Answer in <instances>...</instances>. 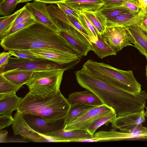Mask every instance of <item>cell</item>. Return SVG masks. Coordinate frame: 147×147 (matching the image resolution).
Returning a JSON list of instances; mask_svg holds the SVG:
<instances>
[{
	"instance_id": "cell-1",
	"label": "cell",
	"mask_w": 147,
	"mask_h": 147,
	"mask_svg": "<svg viewBox=\"0 0 147 147\" xmlns=\"http://www.w3.org/2000/svg\"><path fill=\"white\" fill-rule=\"evenodd\" d=\"M75 74L80 86L93 93L104 104L113 108L117 116L139 112L145 107L147 93L145 90L138 93L128 92L95 77L82 69Z\"/></svg>"
},
{
	"instance_id": "cell-2",
	"label": "cell",
	"mask_w": 147,
	"mask_h": 147,
	"mask_svg": "<svg viewBox=\"0 0 147 147\" xmlns=\"http://www.w3.org/2000/svg\"><path fill=\"white\" fill-rule=\"evenodd\" d=\"M0 40L1 46L5 51L46 49L82 57L58 32L37 22Z\"/></svg>"
},
{
	"instance_id": "cell-3",
	"label": "cell",
	"mask_w": 147,
	"mask_h": 147,
	"mask_svg": "<svg viewBox=\"0 0 147 147\" xmlns=\"http://www.w3.org/2000/svg\"><path fill=\"white\" fill-rule=\"evenodd\" d=\"M70 107L60 91L45 96H34L29 92L22 98L17 111L23 115H36L53 123L64 119Z\"/></svg>"
},
{
	"instance_id": "cell-4",
	"label": "cell",
	"mask_w": 147,
	"mask_h": 147,
	"mask_svg": "<svg viewBox=\"0 0 147 147\" xmlns=\"http://www.w3.org/2000/svg\"><path fill=\"white\" fill-rule=\"evenodd\" d=\"M82 69L95 77L128 92L138 93L142 91L141 85L131 70H121L91 59L84 63Z\"/></svg>"
},
{
	"instance_id": "cell-5",
	"label": "cell",
	"mask_w": 147,
	"mask_h": 147,
	"mask_svg": "<svg viewBox=\"0 0 147 147\" xmlns=\"http://www.w3.org/2000/svg\"><path fill=\"white\" fill-rule=\"evenodd\" d=\"M67 69L61 68L35 72L25 84L29 92L34 96H45L60 91L64 72Z\"/></svg>"
},
{
	"instance_id": "cell-6",
	"label": "cell",
	"mask_w": 147,
	"mask_h": 147,
	"mask_svg": "<svg viewBox=\"0 0 147 147\" xmlns=\"http://www.w3.org/2000/svg\"><path fill=\"white\" fill-rule=\"evenodd\" d=\"M61 68H68L50 60L42 58L24 59L10 57L2 72L14 70L35 72L53 70Z\"/></svg>"
},
{
	"instance_id": "cell-7",
	"label": "cell",
	"mask_w": 147,
	"mask_h": 147,
	"mask_svg": "<svg viewBox=\"0 0 147 147\" xmlns=\"http://www.w3.org/2000/svg\"><path fill=\"white\" fill-rule=\"evenodd\" d=\"M105 42L116 52L127 46H133L135 41L126 27H107L101 35Z\"/></svg>"
},
{
	"instance_id": "cell-8",
	"label": "cell",
	"mask_w": 147,
	"mask_h": 147,
	"mask_svg": "<svg viewBox=\"0 0 147 147\" xmlns=\"http://www.w3.org/2000/svg\"><path fill=\"white\" fill-rule=\"evenodd\" d=\"M61 24V30L59 33L78 52L81 56H85L92 51L88 40L77 29L64 23Z\"/></svg>"
},
{
	"instance_id": "cell-9",
	"label": "cell",
	"mask_w": 147,
	"mask_h": 147,
	"mask_svg": "<svg viewBox=\"0 0 147 147\" xmlns=\"http://www.w3.org/2000/svg\"><path fill=\"white\" fill-rule=\"evenodd\" d=\"M114 112L115 111L113 108L105 104L95 106L63 128L65 130L78 129L87 131L90 125L96 119Z\"/></svg>"
},
{
	"instance_id": "cell-10",
	"label": "cell",
	"mask_w": 147,
	"mask_h": 147,
	"mask_svg": "<svg viewBox=\"0 0 147 147\" xmlns=\"http://www.w3.org/2000/svg\"><path fill=\"white\" fill-rule=\"evenodd\" d=\"M29 50L37 58L50 60L68 69L73 67L79 63L81 57L73 54L49 50Z\"/></svg>"
},
{
	"instance_id": "cell-11",
	"label": "cell",
	"mask_w": 147,
	"mask_h": 147,
	"mask_svg": "<svg viewBox=\"0 0 147 147\" xmlns=\"http://www.w3.org/2000/svg\"><path fill=\"white\" fill-rule=\"evenodd\" d=\"M95 142L134 140L147 139V127L143 126L135 132H119L113 129L109 131H100L94 136Z\"/></svg>"
},
{
	"instance_id": "cell-12",
	"label": "cell",
	"mask_w": 147,
	"mask_h": 147,
	"mask_svg": "<svg viewBox=\"0 0 147 147\" xmlns=\"http://www.w3.org/2000/svg\"><path fill=\"white\" fill-rule=\"evenodd\" d=\"M26 5L35 17L36 22L43 24L58 32L60 31L61 24L51 16L48 11L47 3L34 1L28 2Z\"/></svg>"
},
{
	"instance_id": "cell-13",
	"label": "cell",
	"mask_w": 147,
	"mask_h": 147,
	"mask_svg": "<svg viewBox=\"0 0 147 147\" xmlns=\"http://www.w3.org/2000/svg\"><path fill=\"white\" fill-rule=\"evenodd\" d=\"M13 118L14 121L12 127L15 135H20L34 142H44L42 135L38 134L29 126L21 112L17 110Z\"/></svg>"
},
{
	"instance_id": "cell-14",
	"label": "cell",
	"mask_w": 147,
	"mask_h": 147,
	"mask_svg": "<svg viewBox=\"0 0 147 147\" xmlns=\"http://www.w3.org/2000/svg\"><path fill=\"white\" fill-rule=\"evenodd\" d=\"M145 121L144 109L141 111L122 116H117L112 122V127L119 129L121 132L126 133L138 125L142 124Z\"/></svg>"
},
{
	"instance_id": "cell-15",
	"label": "cell",
	"mask_w": 147,
	"mask_h": 147,
	"mask_svg": "<svg viewBox=\"0 0 147 147\" xmlns=\"http://www.w3.org/2000/svg\"><path fill=\"white\" fill-rule=\"evenodd\" d=\"M44 135L55 137L59 142H76L80 140L94 138L87 131L78 129L65 130L63 128Z\"/></svg>"
},
{
	"instance_id": "cell-16",
	"label": "cell",
	"mask_w": 147,
	"mask_h": 147,
	"mask_svg": "<svg viewBox=\"0 0 147 147\" xmlns=\"http://www.w3.org/2000/svg\"><path fill=\"white\" fill-rule=\"evenodd\" d=\"M23 116L29 126L39 134L45 135L58 129L56 127L58 122L49 123L41 116L35 114H26Z\"/></svg>"
},
{
	"instance_id": "cell-17",
	"label": "cell",
	"mask_w": 147,
	"mask_h": 147,
	"mask_svg": "<svg viewBox=\"0 0 147 147\" xmlns=\"http://www.w3.org/2000/svg\"><path fill=\"white\" fill-rule=\"evenodd\" d=\"M142 15L141 10L140 12L138 13H123L107 18V27H128L133 25H140L141 22Z\"/></svg>"
},
{
	"instance_id": "cell-18",
	"label": "cell",
	"mask_w": 147,
	"mask_h": 147,
	"mask_svg": "<svg viewBox=\"0 0 147 147\" xmlns=\"http://www.w3.org/2000/svg\"><path fill=\"white\" fill-rule=\"evenodd\" d=\"M70 105L77 103H82L93 106L104 104L93 93L86 89L85 91L75 92L70 94L67 99Z\"/></svg>"
},
{
	"instance_id": "cell-19",
	"label": "cell",
	"mask_w": 147,
	"mask_h": 147,
	"mask_svg": "<svg viewBox=\"0 0 147 147\" xmlns=\"http://www.w3.org/2000/svg\"><path fill=\"white\" fill-rule=\"evenodd\" d=\"M62 2L69 5L79 13L84 11H98L104 6V3L102 0H66Z\"/></svg>"
},
{
	"instance_id": "cell-20",
	"label": "cell",
	"mask_w": 147,
	"mask_h": 147,
	"mask_svg": "<svg viewBox=\"0 0 147 147\" xmlns=\"http://www.w3.org/2000/svg\"><path fill=\"white\" fill-rule=\"evenodd\" d=\"M135 41L134 45L147 61V31L138 25L126 27Z\"/></svg>"
},
{
	"instance_id": "cell-21",
	"label": "cell",
	"mask_w": 147,
	"mask_h": 147,
	"mask_svg": "<svg viewBox=\"0 0 147 147\" xmlns=\"http://www.w3.org/2000/svg\"><path fill=\"white\" fill-rule=\"evenodd\" d=\"M88 40L91 44L92 51L99 58L102 59L109 56L117 55V53L105 42L99 34L97 38L89 36Z\"/></svg>"
},
{
	"instance_id": "cell-22",
	"label": "cell",
	"mask_w": 147,
	"mask_h": 147,
	"mask_svg": "<svg viewBox=\"0 0 147 147\" xmlns=\"http://www.w3.org/2000/svg\"><path fill=\"white\" fill-rule=\"evenodd\" d=\"M35 72L25 70H14L0 74L11 82L22 86L31 79Z\"/></svg>"
},
{
	"instance_id": "cell-23",
	"label": "cell",
	"mask_w": 147,
	"mask_h": 147,
	"mask_svg": "<svg viewBox=\"0 0 147 147\" xmlns=\"http://www.w3.org/2000/svg\"><path fill=\"white\" fill-rule=\"evenodd\" d=\"M94 107L95 106H91L82 103H77L71 105L67 114L64 119L63 127Z\"/></svg>"
},
{
	"instance_id": "cell-24",
	"label": "cell",
	"mask_w": 147,
	"mask_h": 147,
	"mask_svg": "<svg viewBox=\"0 0 147 147\" xmlns=\"http://www.w3.org/2000/svg\"><path fill=\"white\" fill-rule=\"evenodd\" d=\"M82 13L94 26L98 33L101 35L107 27V18L100 10L94 12L84 11Z\"/></svg>"
},
{
	"instance_id": "cell-25",
	"label": "cell",
	"mask_w": 147,
	"mask_h": 147,
	"mask_svg": "<svg viewBox=\"0 0 147 147\" xmlns=\"http://www.w3.org/2000/svg\"><path fill=\"white\" fill-rule=\"evenodd\" d=\"M24 9V6L13 13L0 18V39H2L9 31L16 19Z\"/></svg>"
},
{
	"instance_id": "cell-26",
	"label": "cell",
	"mask_w": 147,
	"mask_h": 147,
	"mask_svg": "<svg viewBox=\"0 0 147 147\" xmlns=\"http://www.w3.org/2000/svg\"><path fill=\"white\" fill-rule=\"evenodd\" d=\"M22 98L17 95L0 100V115L12 116V112L17 110Z\"/></svg>"
},
{
	"instance_id": "cell-27",
	"label": "cell",
	"mask_w": 147,
	"mask_h": 147,
	"mask_svg": "<svg viewBox=\"0 0 147 147\" xmlns=\"http://www.w3.org/2000/svg\"><path fill=\"white\" fill-rule=\"evenodd\" d=\"M117 116L114 112L100 117L94 121L88 128L87 131L92 135L94 136L96 130L102 125H107L112 123Z\"/></svg>"
},
{
	"instance_id": "cell-28",
	"label": "cell",
	"mask_w": 147,
	"mask_h": 147,
	"mask_svg": "<svg viewBox=\"0 0 147 147\" xmlns=\"http://www.w3.org/2000/svg\"><path fill=\"white\" fill-rule=\"evenodd\" d=\"M48 12L51 17L60 22L68 24L76 28L69 20L68 17L63 11L55 4H50L47 5Z\"/></svg>"
},
{
	"instance_id": "cell-29",
	"label": "cell",
	"mask_w": 147,
	"mask_h": 147,
	"mask_svg": "<svg viewBox=\"0 0 147 147\" xmlns=\"http://www.w3.org/2000/svg\"><path fill=\"white\" fill-rule=\"evenodd\" d=\"M100 10L107 19L116 16L121 14L132 13L129 10L123 5L104 6Z\"/></svg>"
},
{
	"instance_id": "cell-30",
	"label": "cell",
	"mask_w": 147,
	"mask_h": 147,
	"mask_svg": "<svg viewBox=\"0 0 147 147\" xmlns=\"http://www.w3.org/2000/svg\"><path fill=\"white\" fill-rule=\"evenodd\" d=\"M22 86L11 82L0 74V93L16 94Z\"/></svg>"
},
{
	"instance_id": "cell-31",
	"label": "cell",
	"mask_w": 147,
	"mask_h": 147,
	"mask_svg": "<svg viewBox=\"0 0 147 147\" xmlns=\"http://www.w3.org/2000/svg\"><path fill=\"white\" fill-rule=\"evenodd\" d=\"M78 19L89 36L96 38L98 37V33L97 30L83 13L81 12L79 14Z\"/></svg>"
},
{
	"instance_id": "cell-32",
	"label": "cell",
	"mask_w": 147,
	"mask_h": 147,
	"mask_svg": "<svg viewBox=\"0 0 147 147\" xmlns=\"http://www.w3.org/2000/svg\"><path fill=\"white\" fill-rule=\"evenodd\" d=\"M18 0H3L0 2V14L6 16L10 14L18 4Z\"/></svg>"
},
{
	"instance_id": "cell-33",
	"label": "cell",
	"mask_w": 147,
	"mask_h": 147,
	"mask_svg": "<svg viewBox=\"0 0 147 147\" xmlns=\"http://www.w3.org/2000/svg\"><path fill=\"white\" fill-rule=\"evenodd\" d=\"M36 22L35 18H30L12 27L5 37L8 36L25 27L35 23Z\"/></svg>"
},
{
	"instance_id": "cell-34",
	"label": "cell",
	"mask_w": 147,
	"mask_h": 147,
	"mask_svg": "<svg viewBox=\"0 0 147 147\" xmlns=\"http://www.w3.org/2000/svg\"><path fill=\"white\" fill-rule=\"evenodd\" d=\"M9 51L10 52L12 56L17 58L31 59L37 58L29 50H14Z\"/></svg>"
},
{
	"instance_id": "cell-35",
	"label": "cell",
	"mask_w": 147,
	"mask_h": 147,
	"mask_svg": "<svg viewBox=\"0 0 147 147\" xmlns=\"http://www.w3.org/2000/svg\"><path fill=\"white\" fill-rule=\"evenodd\" d=\"M56 4L66 15L72 16L78 19L79 13L68 5L63 2L57 3Z\"/></svg>"
},
{
	"instance_id": "cell-36",
	"label": "cell",
	"mask_w": 147,
	"mask_h": 147,
	"mask_svg": "<svg viewBox=\"0 0 147 147\" xmlns=\"http://www.w3.org/2000/svg\"><path fill=\"white\" fill-rule=\"evenodd\" d=\"M30 18H35L31 12L27 9L25 5L24 6V9L16 19L13 27Z\"/></svg>"
},
{
	"instance_id": "cell-37",
	"label": "cell",
	"mask_w": 147,
	"mask_h": 147,
	"mask_svg": "<svg viewBox=\"0 0 147 147\" xmlns=\"http://www.w3.org/2000/svg\"><path fill=\"white\" fill-rule=\"evenodd\" d=\"M67 16L69 20L74 26L80 31L84 36L88 39L89 36L87 32L83 28L78 20L72 16L69 15H67Z\"/></svg>"
},
{
	"instance_id": "cell-38",
	"label": "cell",
	"mask_w": 147,
	"mask_h": 147,
	"mask_svg": "<svg viewBox=\"0 0 147 147\" xmlns=\"http://www.w3.org/2000/svg\"><path fill=\"white\" fill-rule=\"evenodd\" d=\"M14 121L12 116L0 115V129L2 130L5 127L12 125Z\"/></svg>"
},
{
	"instance_id": "cell-39",
	"label": "cell",
	"mask_w": 147,
	"mask_h": 147,
	"mask_svg": "<svg viewBox=\"0 0 147 147\" xmlns=\"http://www.w3.org/2000/svg\"><path fill=\"white\" fill-rule=\"evenodd\" d=\"M12 56L10 52H3L0 53V72L3 71L5 65L8 63L9 58Z\"/></svg>"
},
{
	"instance_id": "cell-40",
	"label": "cell",
	"mask_w": 147,
	"mask_h": 147,
	"mask_svg": "<svg viewBox=\"0 0 147 147\" xmlns=\"http://www.w3.org/2000/svg\"><path fill=\"white\" fill-rule=\"evenodd\" d=\"M104 3V6H119L123 5L127 1L137 3L136 0H102Z\"/></svg>"
},
{
	"instance_id": "cell-41",
	"label": "cell",
	"mask_w": 147,
	"mask_h": 147,
	"mask_svg": "<svg viewBox=\"0 0 147 147\" xmlns=\"http://www.w3.org/2000/svg\"><path fill=\"white\" fill-rule=\"evenodd\" d=\"M123 6L134 14L138 13L141 10L138 3L129 1H126Z\"/></svg>"
},
{
	"instance_id": "cell-42",
	"label": "cell",
	"mask_w": 147,
	"mask_h": 147,
	"mask_svg": "<svg viewBox=\"0 0 147 147\" xmlns=\"http://www.w3.org/2000/svg\"><path fill=\"white\" fill-rule=\"evenodd\" d=\"M142 18L139 25L142 28L147 31V7L141 8Z\"/></svg>"
},
{
	"instance_id": "cell-43",
	"label": "cell",
	"mask_w": 147,
	"mask_h": 147,
	"mask_svg": "<svg viewBox=\"0 0 147 147\" xmlns=\"http://www.w3.org/2000/svg\"><path fill=\"white\" fill-rule=\"evenodd\" d=\"M8 131L6 130H1L0 131V143L7 142V136Z\"/></svg>"
},
{
	"instance_id": "cell-44",
	"label": "cell",
	"mask_w": 147,
	"mask_h": 147,
	"mask_svg": "<svg viewBox=\"0 0 147 147\" xmlns=\"http://www.w3.org/2000/svg\"><path fill=\"white\" fill-rule=\"evenodd\" d=\"M66 0H34L36 1L42 2L47 4H55L61 2Z\"/></svg>"
},
{
	"instance_id": "cell-45",
	"label": "cell",
	"mask_w": 147,
	"mask_h": 147,
	"mask_svg": "<svg viewBox=\"0 0 147 147\" xmlns=\"http://www.w3.org/2000/svg\"><path fill=\"white\" fill-rule=\"evenodd\" d=\"M140 7H147V0H136Z\"/></svg>"
},
{
	"instance_id": "cell-46",
	"label": "cell",
	"mask_w": 147,
	"mask_h": 147,
	"mask_svg": "<svg viewBox=\"0 0 147 147\" xmlns=\"http://www.w3.org/2000/svg\"><path fill=\"white\" fill-rule=\"evenodd\" d=\"M34 0H18V4L20 3H24L32 1H34Z\"/></svg>"
},
{
	"instance_id": "cell-47",
	"label": "cell",
	"mask_w": 147,
	"mask_h": 147,
	"mask_svg": "<svg viewBox=\"0 0 147 147\" xmlns=\"http://www.w3.org/2000/svg\"><path fill=\"white\" fill-rule=\"evenodd\" d=\"M145 116L147 117V107L146 108V111H145Z\"/></svg>"
},
{
	"instance_id": "cell-48",
	"label": "cell",
	"mask_w": 147,
	"mask_h": 147,
	"mask_svg": "<svg viewBox=\"0 0 147 147\" xmlns=\"http://www.w3.org/2000/svg\"><path fill=\"white\" fill-rule=\"evenodd\" d=\"M146 76H147V64L146 66Z\"/></svg>"
},
{
	"instance_id": "cell-49",
	"label": "cell",
	"mask_w": 147,
	"mask_h": 147,
	"mask_svg": "<svg viewBox=\"0 0 147 147\" xmlns=\"http://www.w3.org/2000/svg\"><path fill=\"white\" fill-rule=\"evenodd\" d=\"M3 0H0V1H3Z\"/></svg>"
},
{
	"instance_id": "cell-50",
	"label": "cell",
	"mask_w": 147,
	"mask_h": 147,
	"mask_svg": "<svg viewBox=\"0 0 147 147\" xmlns=\"http://www.w3.org/2000/svg\"><path fill=\"white\" fill-rule=\"evenodd\" d=\"M146 79H147V76H146Z\"/></svg>"
}]
</instances>
